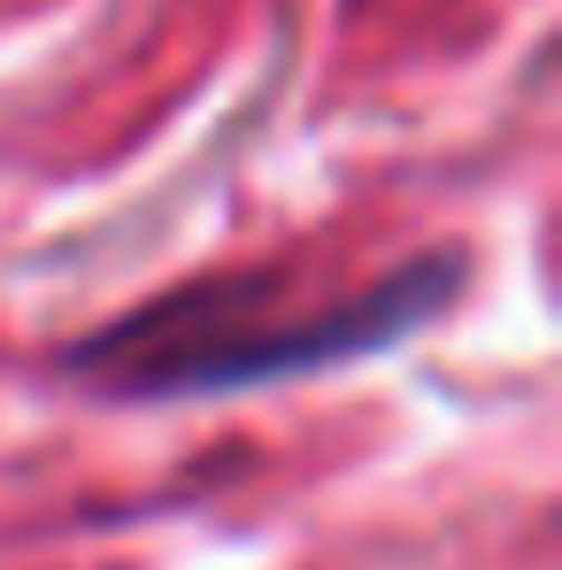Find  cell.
Returning <instances> with one entry per match:
<instances>
[{
    "instance_id": "cell-1",
    "label": "cell",
    "mask_w": 562,
    "mask_h": 570,
    "mask_svg": "<svg viewBox=\"0 0 562 570\" xmlns=\"http://www.w3.org/2000/svg\"><path fill=\"white\" fill-rule=\"evenodd\" d=\"M455 285H463L455 255H416L332 301H285V271H224L86 332L70 347V379L139 393V401L300 379V371H332L424 332L455 301Z\"/></svg>"
}]
</instances>
